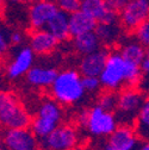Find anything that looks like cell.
<instances>
[{
  "label": "cell",
  "instance_id": "6da1fadb",
  "mask_svg": "<svg viewBox=\"0 0 149 150\" xmlns=\"http://www.w3.org/2000/svg\"><path fill=\"white\" fill-rule=\"evenodd\" d=\"M142 76L141 64L125 60L119 50H112L109 52L105 68L99 78L103 89L119 92L125 87H137Z\"/></svg>",
  "mask_w": 149,
  "mask_h": 150
},
{
  "label": "cell",
  "instance_id": "7a4b0ae2",
  "mask_svg": "<svg viewBox=\"0 0 149 150\" xmlns=\"http://www.w3.org/2000/svg\"><path fill=\"white\" fill-rule=\"evenodd\" d=\"M86 93L81 73L74 69H67L59 73L53 85L49 87L50 97L62 106L78 104L84 99Z\"/></svg>",
  "mask_w": 149,
  "mask_h": 150
},
{
  "label": "cell",
  "instance_id": "3957f363",
  "mask_svg": "<svg viewBox=\"0 0 149 150\" xmlns=\"http://www.w3.org/2000/svg\"><path fill=\"white\" fill-rule=\"evenodd\" d=\"M78 123L96 138H107L119 125L115 112L106 111L99 105L82 110L78 115Z\"/></svg>",
  "mask_w": 149,
  "mask_h": 150
},
{
  "label": "cell",
  "instance_id": "277c9868",
  "mask_svg": "<svg viewBox=\"0 0 149 150\" xmlns=\"http://www.w3.org/2000/svg\"><path fill=\"white\" fill-rule=\"evenodd\" d=\"M63 119L62 105L54 100L51 97L43 100L37 110L35 117L31 119L30 129L41 139L45 138L51 131H54Z\"/></svg>",
  "mask_w": 149,
  "mask_h": 150
},
{
  "label": "cell",
  "instance_id": "5b68a950",
  "mask_svg": "<svg viewBox=\"0 0 149 150\" xmlns=\"http://www.w3.org/2000/svg\"><path fill=\"white\" fill-rule=\"evenodd\" d=\"M0 122L6 129L30 126V115L13 93L3 92L0 94Z\"/></svg>",
  "mask_w": 149,
  "mask_h": 150
},
{
  "label": "cell",
  "instance_id": "8992f818",
  "mask_svg": "<svg viewBox=\"0 0 149 150\" xmlns=\"http://www.w3.org/2000/svg\"><path fill=\"white\" fill-rule=\"evenodd\" d=\"M144 100L143 92L137 89V87H125L119 91L118 105L115 111L118 124L134 126Z\"/></svg>",
  "mask_w": 149,
  "mask_h": 150
},
{
  "label": "cell",
  "instance_id": "52a82bcc",
  "mask_svg": "<svg viewBox=\"0 0 149 150\" xmlns=\"http://www.w3.org/2000/svg\"><path fill=\"white\" fill-rule=\"evenodd\" d=\"M80 145L79 131L67 124H61L43 139H41V146L53 150H69Z\"/></svg>",
  "mask_w": 149,
  "mask_h": 150
},
{
  "label": "cell",
  "instance_id": "ba28073f",
  "mask_svg": "<svg viewBox=\"0 0 149 150\" xmlns=\"http://www.w3.org/2000/svg\"><path fill=\"white\" fill-rule=\"evenodd\" d=\"M41 146V141L28 127L6 129L3 135V148L9 150H35Z\"/></svg>",
  "mask_w": 149,
  "mask_h": 150
},
{
  "label": "cell",
  "instance_id": "9c48e42d",
  "mask_svg": "<svg viewBox=\"0 0 149 150\" xmlns=\"http://www.w3.org/2000/svg\"><path fill=\"white\" fill-rule=\"evenodd\" d=\"M149 18V0H130L119 12V23L124 31L131 32Z\"/></svg>",
  "mask_w": 149,
  "mask_h": 150
},
{
  "label": "cell",
  "instance_id": "30bf717a",
  "mask_svg": "<svg viewBox=\"0 0 149 150\" xmlns=\"http://www.w3.org/2000/svg\"><path fill=\"white\" fill-rule=\"evenodd\" d=\"M140 137L133 125H118L117 129L111 134L105 144L104 149L107 150H133L140 148Z\"/></svg>",
  "mask_w": 149,
  "mask_h": 150
},
{
  "label": "cell",
  "instance_id": "8fae6325",
  "mask_svg": "<svg viewBox=\"0 0 149 150\" xmlns=\"http://www.w3.org/2000/svg\"><path fill=\"white\" fill-rule=\"evenodd\" d=\"M35 52L29 47H23L18 50L5 67V75L9 80H17L30 70L33 66Z\"/></svg>",
  "mask_w": 149,
  "mask_h": 150
},
{
  "label": "cell",
  "instance_id": "7c38bea8",
  "mask_svg": "<svg viewBox=\"0 0 149 150\" xmlns=\"http://www.w3.org/2000/svg\"><path fill=\"white\" fill-rule=\"evenodd\" d=\"M60 11L54 0H40L31 4L29 8V24L31 30L45 29L51 18Z\"/></svg>",
  "mask_w": 149,
  "mask_h": 150
},
{
  "label": "cell",
  "instance_id": "4fadbf2b",
  "mask_svg": "<svg viewBox=\"0 0 149 150\" xmlns=\"http://www.w3.org/2000/svg\"><path fill=\"white\" fill-rule=\"evenodd\" d=\"M109 49L106 47H101L94 52L88 55H84L79 62V71L81 75H92V76H100L103 73Z\"/></svg>",
  "mask_w": 149,
  "mask_h": 150
},
{
  "label": "cell",
  "instance_id": "5bb4252c",
  "mask_svg": "<svg viewBox=\"0 0 149 150\" xmlns=\"http://www.w3.org/2000/svg\"><path fill=\"white\" fill-rule=\"evenodd\" d=\"M80 10L93 17L98 23L119 22V13L109 8L105 0H81Z\"/></svg>",
  "mask_w": 149,
  "mask_h": 150
},
{
  "label": "cell",
  "instance_id": "9a60e30c",
  "mask_svg": "<svg viewBox=\"0 0 149 150\" xmlns=\"http://www.w3.org/2000/svg\"><path fill=\"white\" fill-rule=\"evenodd\" d=\"M60 41L47 29L32 30L29 36V45L36 55H48L56 49Z\"/></svg>",
  "mask_w": 149,
  "mask_h": 150
},
{
  "label": "cell",
  "instance_id": "2e32d148",
  "mask_svg": "<svg viewBox=\"0 0 149 150\" xmlns=\"http://www.w3.org/2000/svg\"><path fill=\"white\" fill-rule=\"evenodd\" d=\"M57 75L59 71L54 68L32 66L30 70L26 73V81L36 88L49 89V87L53 85Z\"/></svg>",
  "mask_w": 149,
  "mask_h": 150
},
{
  "label": "cell",
  "instance_id": "e0dca14e",
  "mask_svg": "<svg viewBox=\"0 0 149 150\" xmlns=\"http://www.w3.org/2000/svg\"><path fill=\"white\" fill-rule=\"evenodd\" d=\"M98 22L93 17L88 16L84 11L79 10L69 14V32L70 37H75L85 32L94 31Z\"/></svg>",
  "mask_w": 149,
  "mask_h": 150
},
{
  "label": "cell",
  "instance_id": "ac0fdd59",
  "mask_svg": "<svg viewBox=\"0 0 149 150\" xmlns=\"http://www.w3.org/2000/svg\"><path fill=\"white\" fill-rule=\"evenodd\" d=\"M101 47H103V43L98 37L96 30L73 37V48L81 56L94 52Z\"/></svg>",
  "mask_w": 149,
  "mask_h": 150
},
{
  "label": "cell",
  "instance_id": "d6986e66",
  "mask_svg": "<svg viewBox=\"0 0 149 150\" xmlns=\"http://www.w3.org/2000/svg\"><path fill=\"white\" fill-rule=\"evenodd\" d=\"M45 29L48 31H50L60 42L67 41L70 37V32H69V14L60 10L50 19V22L47 24Z\"/></svg>",
  "mask_w": 149,
  "mask_h": 150
},
{
  "label": "cell",
  "instance_id": "ffe728a7",
  "mask_svg": "<svg viewBox=\"0 0 149 150\" xmlns=\"http://www.w3.org/2000/svg\"><path fill=\"white\" fill-rule=\"evenodd\" d=\"M123 26L119 22L117 23H98L96 28V32L100 38L104 47H111L114 45L122 36Z\"/></svg>",
  "mask_w": 149,
  "mask_h": 150
},
{
  "label": "cell",
  "instance_id": "44dd1931",
  "mask_svg": "<svg viewBox=\"0 0 149 150\" xmlns=\"http://www.w3.org/2000/svg\"><path fill=\"white\" fill-rule=\"evenodd\" d=\"M119 51L122 52L123 57L130 62H134L137 64L143 63L144 59H145V55H147V48L141 44L140 42L135 41H128L126 43H124L121 48Z\"/></svg>",
  "mask_w": 149,
  "mask_h": 150
},
{
  "label": "cell",
  "instance_id": "7402d4cb",
  "mask_svg": "<svg viewBox=\"0 0 149 150\" xmlns=\"http://www.w3.org/2000/svg\"><path fill=\"white\" fill-rule=\"evenodd\" d=\"M134 127L142 141H149V97L145 98L138 112Z\"/></svg>",
  "mask_w": 149,
  "mask_h": 150
},
{
  "label": "cell",
  "instance_id": "603a6c76",
  "mask_svg": "<svg viewBox=\"0 0 149 150\" xmlns=\"http://www.w3.org/2000/svg\"><path fill=\"white\" fill-rule=\"evenodd\" d=\"M118 96H119V92L104 89L98 97L97 105H99L106 111L115 112L118 105Z\"/></svg>",
  "mask_w": 149,
  "mask_h": 150
},
{
  "label": "cell",
  "instance_id": "cb8c5ba5",
  "mask_svg": "<svg viewBox=\"0 0 149 150\" xmlns=\"http://www.w3.org/2000/svg\"><path fill=\"white\" fill-rule=\"evenodd\" d=\"M134 36L137 42L143 44L145 48H149V18L137 26L134 31Z\"/></svg>",
  "mask_w": 149,
  "mask_h": 150
},
{
  "label": "cell",
  "instance_id": "d4e9b609",
  "mask_svg": "<svg viewBox=\"0 0 149 150\" xmlns=\"http://www.w3.org/2000/svg\"><path fill=\"white\" fill-rule=\"evenodd\" d=\"M82 85L87 93H97L103 88L100 78L92 75H82Z\"/></svg>",
  "mask_w": 149,
  "mask_h": 150
},
{
  "label": "cell",
  "instance_id": "484cf974",
  "mask_svg": "<svg viewBox=\"0 0 149 150\" xmlns=\"http://www.w3.org/2000/svg\"><path fill=\"white\" fill-rule=\"evenodd\" d=\"M55 3L61 11L68 14L79 11L81 7V0H55Z\"/></svg>",
  "mask_w": 149,
  "mask_h": 150
},
{
  "label": "cell",
  "instance_id": "4316f807",
  "mask_svg": "<svg viewBox=\"0 0 149 150\" xmlns=\"http://www.w3.org/2000/svg\"><path fill=\"white\" fill-rule=\"evenodd\" d=\"M130 0H105L106 5L109 6V8H111L115 12H121L126 5Z\"/></svg>",
  "mask_w": 149,
  "mask_h": 150
},
{
  "label": "cell",
  "instance_id": "83f0119b",
  "mask_svg": "<svg viewBox=\"0 0 149 150\" xmlns=\"http://www.w3.org/2000/svg\"><path fill=\"white\" fill-rule=\"evenodd\" d=\"M10 44V35H5V31L1 30V33H0V51L1 54H5L9 50Z\"/></svg>",
  "mask_w": 149,
  "mask_h": 150
},
{
  "label": "cell",
  "instance_id": "f1b7e54d",
  "mask_svg": "<svg viewBox=\"0 0 149 150\" xmlns=\"http://www.w3.org/2000/svg\"><path fill=\"white\" fill-rule=\"evenodd\" d=\"M10 42L12 45H21L24 42V35L21 31H12L10 33Z\"/></svg>",
  "mask_w": 149,
  "mask_h": 150
},
{
  "label": "cell",
  "instance_id": "f546056e",
  "mask_svg": "<svg viewBox=\"0 0 149 150\" xmlns=\"http://www.w3.org/2000/svg\"><path fill=\"white\" fill-rule=\"evenodd\" d=\"M142 70H143V78L149 80V48H147V55L142 63Z\"/></svg>",
  "mask_w": 149,
  "mask_h": 150
},
{
  "label": "cell",
  "instance_id": "4dcf8cb0",
  "mask_svg": "<svg viewBox=\"0 0 149 150\" xmlns=\"http://www.w3.org/2000/svg\"><path fill=\"white\" fill-rule=\"evenodd\" d=\"M140 149L142 150H149V141H142L140 144Z\"/></svg>",
  "mask_w": 149,
  "mask_h": 150
},
{
  "label": "cell",
  "instance_id": "1f68e13d",
  "mask_svg": "<svg viewBox=\"0 0 149 150\" xmlns=\"http://www.w3.org/2000/svg\"><path fill=\"white\" fill-rule=\"evenodd\" d=\"M24 1H26V3H29V4H33V3H36V1H40V0H24Z\"/></svg>",
  "mask_w": 149,
  "mask_h": 150
}]
</instances>
